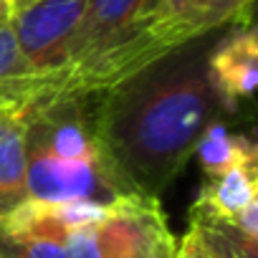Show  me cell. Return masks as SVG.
<instances>
[{"instance_id": "4", "label": "cell", "mask_w": 258, "mask_h": 258, "mask_svg": "<svg viewBox=\"0 0 258 258\" xmlns=\"http://www.w3.org/2000/svg\"><path fill=\"white\" fill-rule=\"evenodd\" d=\"M177 48L155 21V0H86L69 61L46 74L43 94H99Z\"/></svg>"}, {"instance_id": "9", "label": "cell", "mask_w": 258, "mask_h": 258, "mask_svg": "<svg viewBox=\"0 0 258 258\" xmlns=\"http://www.w3.org/2000/svg\"><path fill=\"white\" fill-rule=\"evenodd\" d=\"M28 200L23 109L0 106V223Z\"/></svg>"}, {"instance_id": "2", "label": "cell", "mask_w": 258, "mask_h": 258, "mask_svg": "<svg viewBox=\"0 0 258 258\" xmlns=\"http://www.w3.org/2000/svg\"><path fill=\"white\" fill-rule=\"evenodd\" d=\"M23 142L31 200L109 205L129 195L99 140L96 94H41L23 106Z\"/></svg>"}, {"instance_id": "10", "label": "cell", "mask_w": 258, "mask_h": 258, "mask_svg": "<svg viewBox=\"0 0 258 258\" xmlns=\"http://www.w3.org/2000/svg\"><path fill=\"white\" fill-rule=\"evenodd\" d=\"M43 74H33L26 63L11 18L0 21V106L23 109L43 94Z\"/></svg>"}, {"instance_id": "1", "label": "cell", "mask_w": 258, "mask_h": 258, "mask_svg": "<svg viewBox=\"0 0 258 258\" xmlns=\"http://www.w3.org/2000/svg\"><path fill=\"white\" fill-rule=\"evenodd\" d=\"M210 36L96 94L99 140L129 192L160 200L190 162L208 124L218 121L223 109L205 74Z\"/></svg>"}, {"instance_id": "12", "label": "cell", "mask_w": 258, "mask_h": 258, "mask_svg": "<svg viewBox=\"0 0 258 258\" xmlns=\"http://www.w3.org/2000/svg\"><path fill=\"white\" fill-rule=\"evenodd\" d=\"M177 258H215V255H210L192 233H185V238H180L177 243Z\"/></svg>"}, {"instance_id": "11", "label": "cell", "mask_w": 258, "mask_h": 258, "mask_svg": "<svg viewBox=\"0 0 258 258\" xmlns=\"http://www.w3.org/2000/svg\"><path fill=\"white\" fill-rule=\"evenodd\" d=\"M253 150H258V147H255V142L248 135L230 132L225 124L213 121L203 132L192 157H198L200 170L208 177V175H215V172L225 170L228 165H233L235 160H240L243 155H248Z\"/></svg>"}, {"instance_id": "3", "label": "cell", "mask_w": 258, "mask_h": 258, "mask_svg": "<svg viewBox=\"0 0 258 258\" xmlns=\"http://www.w3.org/2000/svg\"><path fill=\"white\" fill-rule=\"evenodd\" d=\"M0 225L51 240L61 258H177V238L155 198L129 192L109 205L28 200Z\"/></svg>"}, {"instance_id": "8", "label": "cell", "mask_w": 258, "mask_h": 258, "mask_svg": "<svg viewBox=\"0 0 258 258\" xmlns=\"http://www.w3.org/2000/svg\"><path fill=\"white\" fill-rule=\"evenodd\" d=\"M250 11L253 0H155V21L175 46L248 23Z\"/></svg>"}, {"instance_id": "7", "label": "cell", "mask_w": 258, "mask_h": 258, "mask_svg": "<svg viewBox=\"0 0 258 258\" xmlns=\"http://www.w3.org/2000/svg\"><path fill=\"white\" fill-rule=\"evenodd\" d=\"M190 213L230 220L245 235L258 238V150L208 175Z\"/></svg>"}, {"instance_id": "6", "label": "cell", "mask_w": 258, "mask_h": 258, "mask_svg": "<svg viewBox=\"0 0 258 258\" xmlns=\"http://www.w3.org/2000/svg\"><path fill=\"white\" fill-rule=\"evenodd\" d=\"M205 74L223 111L235 114L248 104L258 81V36L253 23H235L230 31L213 41Z\"/></svg>"}, {"instance_id": "13", "label": "cell", "mask_w": 258, "mask_h": 258, "mask_svg": "<svg viewBox=\"0 0 258 258\" xmlns=\"http://www.w3.org/2000/svg\"><path fill=\"white\" fill-rule=\"evenodd\" d=\"M13 13V6H11V0H0V21H8Z\"/></svg>"}, {"instance_id": "14", "label": "cell", "mask_w": 258, "mask_h": 258, "mask_svg": "<svg viewBox=\"0 0 258 258\" xmlns=\"http://www.w3.org/2000/svg\"><path fill=\"white\" fill-rule=\"evenodd\" d=\"M26 3H31V0H11V6H13V8H18V6H26Z\"/></svg>"}, {"instance_id": "5", "label": "cell", "mask_w": 258, "mask_h": 258, "mask_svg": "<svg viewBox=\"0 0 258 258\" xmlns=\"http://www.w3.org/2000/svg\"><path fill=\"white\" fill-rule=\"evenodd\" d=\"M86 0H31L13 8L11 28L33 74H56L69 61V48Z\"/></svg>"}]
</instances>
